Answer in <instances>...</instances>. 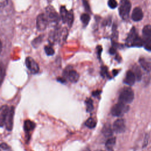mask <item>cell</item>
Returning <instances> with one entry per match:
<instances>
[{"label":"cell","mask_w":151,"mask_h":151,"mask_svg":"<svg viewBox=\"0 0 151 151\" xmlns=\"http://www.w3.org/2000/svg\"><path fill=\"white\" fill-rule=\"evenodd\" d=\"M64 73L68 80L71 83H76L79 79L78 73L74 70L66 68Z\"/></svg>","instance_id":"cell-7"},{"label":"cell","mask_w":151,"mask_h":151,"mask_svg":"<svg viewBox=\"0 0 151 151\" xmlns=\"http://www.w3.org/2000/svg\"><path fill=\"white\" fill-rule=\"evenodd\" d=\"M96 151H104V150H96Z\"/></svg>","instance_id":"cell-37"},{"label":"cell","mask_w":151,"mask_h":151,"mask_svg":"<svg viewBox=\"0 0 151 151\" xmlns=\"http://www.w3.org/2000/svg\"><path fill=\"white\" fill-rule=\"evenodd\" d=\"M80 20L82 22V23L84 24V25L86 26L88 25L90 20V17L89 14L87 13H84L82 14L80 16Z\"/></svg>","instance_id":"cell-19"},{"label":"cell","mask_w":151,"mask_h":151,"mask_svg":"<svg viewBox=\"0 0 151 151\" xmlns=\"http://www.w3.org/2000/svg\"><path fill=\"white\" fill-rule=\"evenodd\" d=\"M8 4V0H0V4L1 6H4Z\"/></svg>","instance_id":"cell-31"},{"label":"cell","mask_w":151,"mask_h":151,"mask_svg":"<svg viewBox=\"0 0 151 151\" xmlns=\"http://www.w3.org/2000/svg\"><path fill=\"white\" fill-rule=\"evenodd\" d=\"M68 12L66 9L65 6H61L60 7V17L63 23H66L67 22Z\"/></svg>","instance_id":"cell-16"},{"label":"cell","mask_w":151,"mask_h":151,"mask_svg":"<svg viewBox=\"0 0 151 151\" xmlns=\"http://www.w3.org/2000/svg\"><path fill=\"white\" fill-rule=\"evenodd\" d=\"M139 37L136 29L134 27H133L129 32L127 38L126 40V45L128 47H132L133 42Z\"/></svg>","instance_id":"cell-8"},{"label":"cell","mask_w":151,"mask_h":151,"mask_svg":"<svg viewBox=\"0 0 151 151\" xmlns=\"http://www.w3.org/2000/svg\"><path fill=\"white\" fill-rule=\"evenodd\" d=\"M82 2H83V6H84L86 11L88 12H91L90 6L89 5V4H88L87 0H82Z\"/></svg>","instance_id":"cell-29"},{"label":"cell","mask_w":151,"mask_h":151,"mask_svg":"<svg viewBox=\"0 0 151 151\" xmlns=\"http://www.w3.org/2000/svg\"><path fill=\"white\" fill-rule=\"evenodd\" d=\"M102 51V48L101 46H98L97 47V53H98V55L100 57L101 52Z\"/></svg>","instance_id":"cell-34"},{"label":"cell","mask_w":151,"mask_h":151,"mask_svg":"<svg viewBox=\"0 0 151 151\" xmlns=\"http://www.w3.org/2000/svg\"><path fill=\"white\" fill-rule=\"evenodd\" d=\"M143 13L140 7H136L133 9L132 13V19L134 21H139L142 19Z\"/></svg>","instance_id":"cell-13"},{"label":"cell","mask_w":151,"mask_h":151,"mask_svg":"<svg viewBox=\"0 0 151 151\" xmlns=\"http://www.w3.org/2000/svg\"><path fill=\"white\" fill-rule=\"evenodd\" d=\"M134 92L130 87H124L120 91L119 101L124 104H129L134 99Z\"/></svg>","instance_id":"cell-1"},{"label":"cell","mask_w":151,"mask_h":151,"mask_svg":"<svg viewBox=\"0 0 151 151\" xmlns=\"http://www.w3.org/2000/svg\"><path fill=\"white\" fill-rule=\"evenodd\" d=\"M129 107L128 106L126 105V104H124L119 101V103L114 104L112 107L111 110V113L114 116L119 117L122 116L125 113H126L129 110Z\"/></svg>","instance_id":"cell-3"},{"label":"cell","mask_w":151,"mask_h":151,"mask_svg":"<svg viewBox=\"0 0 151 151\" xmlns=\"http://www.w3.org/2000/svg\"><path fill=\"white\" fill-rule=\"evenodd\" d=\"M25 65L28 70L32 74L37 73L39 71V66L36 61L30 57H28L25 60Z\"/></svg>","instance_id":"cell-6"},{"label":"cell","mask_w":151,"mask_h":151,"mask_svg":"<svg viewBox=\"0 0 151 151\" xmlns=\"http://www.w3.org/2000/svg\"><path fill=\"white\" fill-rule=\"evenodd\" d=\"M113 130L109 124H106L103 126L101 132L105 137H110L113 134Z\"/></svg>","instance_id":"cell-15"},{"label":"cell","mask_w":151,"mask_h":151,"mask_svg":"<svg viewBox=\"0 0 151 151\" xmlns=\"http://www.w3.org/2000/svg\"><path fill=\"white\" fill-rule=\"evenodd\" d=\"M45 14L46 15L49 22H57L60 19V17L57 12L51 6H49L46 8Z\"/></svg>","instance_id":"cell-5"},{"label":"cell","mask_w":151,"mask_h":151,"mask_svg":"<svg viewBox=\"0 0 151 151\" xmlns=\"http://www.w3.org/2000/svg\"><path fill=\"white\" fill-rule=\"evenodd\" d=\"M116 143V137L109 138L106 142V147L108 150H111L113 146Z\"/></svg>","instance_id":"cell-21"},{"label":"cell","mask_w":151,"mask_h":151,"mask_svg":"<svg viewBox=\"0 0 151 151\" xmlns=\"http://www.w3.org/2000/svg\"><path fill=\"white\" fill-rule=\"evenodd\" d=\"M143 36L144 37V40H147V38L151 37V25H145L142 30Z\"/></svg>","instance_id":"cell-17"},{"label":"cell","mask_w":151,"mask_h":151,"mask_svg":"<svg viewBox=\"0 0 151 151\" xmlns=\"http://www.w3.org/2000/svg\"><path fill=\"white\" fill-rule=\"evenodd\" d=\"M85 125L90 129H93L96 126V122L93 118L90 117L86 120Z\"/></svg>","instance_id":"cell-20"},{"label":"cell","mask_w":151,"mask_h":151,"mask_svg":"<svg viewBox=\"0 0 151 151\" xmlns=\"http://www.w3.org/2000/svg\"><path fill=\"white\" fill-rule=\"evenodd\" d=\"M136 80V76L133 71L129 70L126 74V76L124 79V83L129 86H132L134 84Z\"/></svg>","instance_id":"cell-10"},{"label":"cell","mask_w":151,"mask_h":151,"mask_svg":"<svg viewBox=\"0 0 151 151\" xmlns=\"http://www.w3.org/2000/svg\"><path fill=\"white\" fill-rule=\"evenodd\" d=\"M48 1H52V0H48Z\"/></svg>","instance_id":"cell-38"},{"label":"cell","mask_w":151,"mask_h":151,"mask_svg":"<svg viewBox=\"0 0 151 151\" xmlns=\"http://www.w3.org/2000/svg\"><path fill=\"white\" fill-rule=\"evenodd\" d=\"M86 110L87 112H91L93 109V100L91 99H88L86 100Z\"/></svg>","instance_id":"cell-22"},{"label":"cell","mask_w":151,"mask_h":151,"mask_svg":"<svg viewBox=\"0 0 151 151\" xmlns=\"http://www.w3.org/2000/svg\"><path fill=\"white\" fill-rule=\"evenodd\" d=\"M131 9V3L129 0H121L119 8V13L120 17L124 20L129 18Z\"/></svg>","instance_id":"cell-2"},{"label":"cell","mask_w":151,"mask_h":151,"mask_svg":"<svg viewBox=\"0 0 151 151\" xmlns=\"http://www.w3.org/2000/svg\"><path fill=\"white\" fill-rule=\"evenodd\" d=\"M1 82L2 81V79H3V77L4 76V68L2 67V65L1 64Z\"/></svg>","instance_id":"cell-33"},{"label":"cell","mask_w":151,"mask_h":151,"mask_svg":"<svg viewBox=\"0 0 151 151\" xmlns=\"http://www.w3.org/2000/svg\"><path fill=\"white\" fill-rule=\"evenodd\" d=\"M14 109L13 107L9 108V113L8 116L6 119L5 125L6 128L8 130H11L13 126V119H14Z\"/></svg>","instance_id":"cell-11"},{"label":"cell","mask_w":151,"mask_h":151,"mask_svg":"<svg viewBox=\"0 0 151 151\" xmlns=\"http://www.w3.org/2000/svg\"><path fill=\"white\" fill-rule=\"evenodd\" d=\"M48 20L45 14H40L37 18L36 26L37 28L40 31H42L47 27Z\"/></svg>","instance_id":"cell-4"},{"label":"cell","mask_w":151,"mask_h":151,"mask_svg":"<svg viewBox=\"0 0 151 151\" xmlns=\"http://www.w3.org/2000/svg\"><path fill=\"white\" fill-rule=\"evenodd\" d=\"M113 129L117 133L123 132L125 130V123L124 120L122 119H117L113 123Z\"/></svg>","instance_id":"cell-9"},{"label":"cell","mask_w":151,"mask_h":151,"mask_svg":"<svg viewBox=\"0 0 151 151\" xmlns=\"http://www.w3.org/2000/svg\"><path fill=\"white\" fill-rule=\"evenodd\" d=\"M100 93V91H94V92H93V95H94V96H96L99 95Z\"/></svg>","instance_id":"cell-36"},{"label":"cell","mask_w":151,"mask_h":151,"mask_svg":"<svg viewBox=\"0 0 151 151\" xmlns=\"http://www.w3.org/2000/svg\"><path fill=\"white\" fill-rule=\"evenodd\" d=\"M140 66L146 71H151V58L141 57L139 60Z\"/></svg>","instance_id":"cell-12"},{"label":"cell","mask_w":151,"mask_h":151,"mask_svg":"<svg viewBox=\"0 0 151 151\" xmlns=\"http://www.w3.org/2000/svg\"><path fill=\"white\" fill-rule=\"evenodd\" d=\"M144 47L149 51H151V37L146 40H144Z\"/></svg>","instance_id":"cell-26"},{"label":"cell","mask_w":151,"mask_h":151,"mask_svg":"<svg viewBox=\"0 0 151 151\" xmlns=\"http://www.w3.org/2000/svg\"><path fill=\"white\" fill-rule=\"evenodd\" d=\"M42 36H39L38 37L36 38L35 40H34V41H32V45L35 47H37V46H38L41 41H42Z\"/></svg>","instance_id":"cell-27"},{"label":"cell","mask_w":151,"mask_h":151,"mask_svg":"<svg viewBox=\"0 0 151 151\" xmlns=\"http://www.w3.org/2000/svg\"><path fill=\"white\" fill-rule=\"evenodd\" d=\"M35 126V124L33 122H31L30 120H26L24 122V130L26 132H29L33 130Z\"/></svg>","instance_id":"cell-18"},{"label":"cell","mask_w":151,"mask_h":151,"mask_svg":"<svg viewBox=\"0 0 151 151\" xmlns=\"http://www.w3.org/2000/svg\"><path fill=\"white\" fill-rule=\"evenodd\" d=\"M9 108L7 106H2L1 109V113H0V122L1 126L2 127L4 124H5L6 119L8 116L9 113Z\"/></svg>","instance_id":"cell-14"},{"label":"cell","mask_w":151,"mask_h":151,"mask_svg":"<svg viewBox=\"0 0 151 151\" xmlns=\"http://www.w3.org/2000/svg\"><path fill=\"white\" fill-rule=\"evenodd\" d=\"M133 73H134V74L136 76V80L137 81L140 80V79L142 78V72H141L140 68H139V67H137L136 65L135 67H134V68H133Z\"/></svg>","instance_id":"cell-23"},{"label":"cell","mask_w":151,"mask_h":151,"mask_svg":"<svg viewBox=\"0 0 151 151\" xmlns=\"http://www.w3.org/2000/svg\"><path fill=\"white\" fill-rule=\"evenodd\" d=\"M107 67H102L101 68V74L103 76H104L107 74Z\"/></svg>","instance_id":"cell-30"},{"label":"cell","mask_w":151,"mask_h":151,"mask_svg":"<svg viewBox=\"0 0 151 151\" xmlns=\"http://www.w3.org/2000/svg\"><path fill=\"white\" fill-rule=\"evenodd\" d=\"M109 53L110 54H114L115 53H116V49H115V48L114 47H111L110 49H109Z\"/></svg>","instance_id":"cell-32"},{"label":"cell","mask_w":151,"mask_h":151,"mask_svg":"<svg viewBox=\"0 0 151 151\" xmlns=\"http://www.w3.org/2000/svg\"><path fill=\"white\" fill-rule=\"evenodd\" d=\"M108 6L111 9H114L117 6V2L116 0H109L107 2Z\"/></svg>","instance_id":"cell-28"},{"label":"cell","mask_w":151,"mask_h":151,"mask_svg":"<svg viewBox=\"0 0 151 151\" xmlns=\"http://www.w3.org/2000/svg\"><path fill=\"white\" fill-rule=\"evenodd\" d=\"M1 147L3 149H6V148L8 147V146L5 143H2L1 144Z\"/></svg>","instance_id":"cell-35"},{"label":"cell","mask_w":151,"mask_h":151,"mask_svg":"<svg viewBox=\"0 0 151 151\" xmlns=\"http://www.w3.org/2000/svg\"><path fill=\"white\" fill-rule=\"evenodd\" d=\"M74 20V15H73V12L72 10L68 11V18H67V24L69 27H71L72 26L73 22Z\"/></svg>","instance_id":"cell-24"},{"label":"cell","mask_w":151,"mask_h":151,"mask_svg":"<svg viewBox=\"0 0 151 151\" xmlns=\"http://www.w3.org/2000/svg\"><path fill=\"white\" fill-rule=\"evenodd\" d=\"M44 50H45V52L46 54L48 56H51V55H54V54L55 52L54 50L53 49V48L51 46H50V45L45 46Z\"/></svg>","instance_id":"cell-25"}]
</instances>
